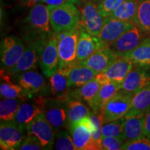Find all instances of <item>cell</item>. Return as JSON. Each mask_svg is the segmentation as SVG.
Segmentation results:
<instances>
[{"mask_svg":"<svg viewBox=\"0 0 150 150\" xmlns=\"http://www.w3.org/2000/svg\"><path fill=\"white\" fill-rule=\"evenodd\" d=\"M125 142V140L117 137H102L101 146L102 149L104 150H119L122 149Z\"/></svg>","mask_w":150,"mask_h":150,"instance_id":"cell-37","label":"cell"},{"mask_svg":"<svg viewBox=\"0 0 150 150\" xmlns=\"http://www.w3.org/2000/svg\"><path fill=\"white\" fill-rule=\"evenodd\" d=\"M122 149L150 150V138L142 136L137 140L125 142L122 147Z\"/></svg>","mask_w":150,"mask_h":150,"instance_id":"cell-35","label":"cell"},{"mask_svg":"<svg viewBox=\"0 0 150 150\" xmlns=\"http://www.w3.org/2000/svg\"><path fill=\"white\" fill-rule=\"evenodd\" d=\"M26 129L19 126L16 122H1L0 145L4 150L18 149L25 138Z\"/></svg>","mask_w":150,"mask_h":150,"instance_id":"cell-11","label":"cell"},{"mask_svg":"<svg viewBox=\"0 0 150 150\" xmlns=\"http://www.w3.org/2000/svg\"><path fill=\"white\" fill-rule=\"evenodd\" d=\"M124 122L125 117L103 125L102 127V137L112 136L124 139Z\"/></svg>","mask_w":150,"mask_h":150,"instance_id":"cell-34","label":"cell"},{"mask_svg":"<svg viewBox=\"0 0 150 150\" xmlns=\"http://www.w3.org/2000/svg\"><path fill=\"white\" fill-rule=\"evenodd\" d=\"M143 132L144 136L150 138V107L145 112Z\"/></svg>","mask_w":150,"mask_h":150,"instance_id":"cell-39","label":"cell"},{"mask_svg":"<svg viewBox=\"0 0 150 150\" xmlns=\"http://www.w3.org/2000/svg\"><path fill=\"white\" fill-rule=\"evenodd\" d=\"M47 41V39L29 40L23 54L16 65L6 72L9 76H17L25 71L36 69L38 65L40 64L41 53Z\"/></svg>","mask_w":150,"mask_h":150,"instance_id":"cell-4","label":"cell"},{"mask_svg":"<svg viewBox=\"0 0 150 150\" xmlns=\"http://www.w3.org/2000/svg\"><path fill=\"white\" fill-rule=\"evenodd\" d=\"M17 82L25 91L29 99L38 94L43 93L47 89L45 80L42 75L33 70L17 75Z\"/></svg>","mask_w":150,"mask_h":150,"instance_id":"cell-16","label":"cell"},{"mask_svg":"<svg viewBox=\"0 0 150 150\" xmlns=\"http://www.w3.org/2000/svg\"><path fill=\"white\" fill-rule=\"evenodd\" d=\"M125 1V0H104L97 4V8L101 15L106 18L110 16V15Z\"/></svg>","mask_w":150,"mask_h":150,"instance_id":"cell-36","label":"cell"},{"mask_svg":"<svg viewBox=\"0 0 150 150\" xmlns=\"http://www.w3.org/2000/svg\"><path fill=\"white\" fill-rule=\"evenodd\" d=\"M41 1L42 0H23L22 2L23 4V5L28 7V8H32L33 6L36 5L37 4L41 2Z\"/></svg>","mask_w":150,"mask_h":150,"instance_id":"cell-41","label":"cell"},{"mask_svg":"<svg viewBox=\"0 0 150 150\" xmlns=\"http://www.w3.org/2000/svg\"><path fill=\"white\" fill-rule=\"evenodd\" d=\"M117 57L109 47L99 50L78 65L88 67L97 74L104 72Z\"/></svg>","mask_w":150,"mask_h":150,"instance_id":"cell-20","label":"cell"},{"mask_svg":"<svg viewBox=\"0 0 150 150\" xmlns=\"http://www.w3.org/2000/svg\"><path fill=\"white\" fill-rule=\"evenodd\" d=\"M135 26L136 24L132 22L122 21L108 17L105 18L104 27L98 37L108 47L117 40L124 33Z\"/></svg>","mask_w":150,"mask_h":150,"instance_id":"cell-14","label":"cell"},{"mask_svg":"<svg viewBox=\"0 0 150 150\" xmlns=\"http://www.w3.org/2000/svg\"><path fill=\"white\" fill-rule=\"evenodd\" d=\"M54 149L59 150L76 149L70 132L64 128L56 131Z\"/></svg>","mask_w":150,"mask_h":150,"instance_id":"cell-33","label":"cell"},{"mask_svg":"<svg viewBox=\"0 0 150 150\" xmlns=\"http://www.w3.org/2000/svg\"><path fill=\"white\" fill-rule=\"evenodd\" d=\"M27 134L35 136L44 149H53L55 143V131L43 112L39 113L27 127Z\"/></svg>","mask_w":150,"mask_h":150,"instance_id":"cell-8","label":"cell"},{"mask_svg":"<svg viewBox=\"0 0 150 150\" xmlns=\"http://www.w3.org/2000/svg\"><path fill=\"white\" fill-rule=\"evenodd\" d=\"M145 33L138 26H135L125 32L109 47L116 56H125L134 50L145 37Z\"/></svg>","mask_w":150,"mask_h":150,"instance_id":"cell-12","label":"cell"},{"mask_svg":"<svg viewBox=\"0 0 150 150\" xmlns=\"http://www.w3.org/2000/svg\"><path fill=\"white\" fill-rule=\"evenodd\" d=\"M138 0H125L115 9L108 18L130 22L134 24L136 18L137 5Z\"/></svg>","mask_w":150,"mask_h":150,"instance_id":"cell-30","label":"cell"},{"mask_svg":"<svg viewBox=\"0 0 150 150\" xmlns=\"http://www.w3.org/2000/svg\"><path fill=\"white\" fill-rule=\"evenodd\" d=\"M25 49L23 41L16 35L4 38L1 42V70L7 72L14 67Z\"/></svg>","mask_w":150,"mask_h":150,"instance_id":"cell-7","label":"cell"},{"mask_svg":"<svg viewBox=\"0 0 150 150\" xmlns=\"http://www.w3.org/2000/svg\"><path fill=\"white\" fill-rule=\"evenodd\" d=\"M105 47L107 46L98 36L91 35L81 26L76 50V65Z\"/></svg>","mask_w":150,"mask_h":150,"instance_id":"cell-15","label":"cell"},{"mask_svg":"<svg viewBox=\"0 0 150 150\" xmlns=\"http://www.w3.org/2000/svg\"><path fill=\"white\" fill-rule=\"evenodd\" d=\"M22 98H4L0 102L1 122L13 121L18 110L24 102Z\"/></svg>","mask_w":150,"mask_h":150,"instance_id":"cell-32","label":"cell"},{"mask_svg":"<svg viewBox=\"0 0 150 150\" xmlns=\"http://www.w3.org/2000/svg\"><path fill=\"white\" fill-rule=\"evenodd\" d=\"M92 122L89 117H83L68 125L70 134L76 150H99L91 135Z\"/></svg>","mask_w":150,"mask_h":150,"instance_id":"cell-6","label":"cell"},{"mask_svg":"<svg viewBox=\"0 0 150 150\" xmlns=\"http://www.w3.org/2000/svg\"><path fill=\"white\" fill-rule=\"evenodd\" d=\"M104 1V0H93V1H94V2L97 5L99 4V3H101V2H102V1Z\"/></svg>","mask_w":150,"mask_h":150,"instance_id":"cell-42","label":"cell"},{"mask_svg":"<svg viewBox=\"0 0 150 150\" xmlns=\"http://www.w3.org/2000/svg\"><path fill=\"white\" fill-rule=\"evenodd\" d=\"M97 73L88 67L76 65L70 68L68 74V87L78 88L95 79Z\"/></svg>","mask_w":150,"mask_h":150,"instance_id":"cell-24","label":"cell"},{"mask_svg":"<svg viewBox=\"0 0 150 150\" xmlns=\"http://www.w3.org/2000/svg\"><path fill=\"white\" fill-rule=\"evenodd\" d=\"M58 39L56 33L49 38L42 50L40 66L43 74L50 78L59 69Z\"/></svg>","mask_w":150,"mask_h":150,"instance_id":"cell-13","label":"cell"},{"mask_svg":"<svg viewBox=\"0 0 150 150\" xmlns=\"http://www.w3.org/2000/svg\"><path fill=\"white\" fill-rule=\"evenodd\" d=\"M100 87V84L94 79L77 88L69 91L65 99H78L81 102L83 101L87 102V104H89L98 93Z\"/></svg>","mask_w":150,"mask_h":150,"instance_id":"cell-26","label":"cell"},{"mask_svg":"<svg viewBox=\"0 0 150 150\" xmlns=\"http://www.w3.org/2000/svg\"><path fill=\"white\" fill-rule=\"evenodd\" d=\"M45 102V98L42 96L35 97L31 102H24L17 111L14 121L27 131V125L39 113L43 112Z\"/></svg>","mask_w":150,"mask_h":150,"instance_id":"cell-17","label":"cell"},{"mask_svg":"<svg viewBox=\"0 0 150 150\" xmlns=\"http://www.w3.org/2000/svg\"><path fill=\"white\" fill-rule=\"evenodd\" d=\"M70 68H59L50 77L52 93L56 97L65 98L68 93V74Z\"/></svg>","mask_w":150,"mask_h":150,"instance_id":"cell-25","label":"cell"},{"mask_svg":"<svg viewBox=\"0 0 150 150\" xmlns=\"http://www.w3.org/2000/svg\"><path fill=\"white\" fill-rule=\"evenodd\" d=\"M24 22L29 34L31 33L29 40L35 39L48 40L53 35L50 29V11L47 6L43 3L37 4L31 8Z\"/></svg>","mask_w":150,"mask_h":150,"instance_id":"cell-1","label":"cell"},{"mask_svg":"<svg viewBox=\"0 0 150 150\" xmlns=\"http://www.w3.org/2000/svg\"><path fill=\"white\" fill-rule=\"evenodd\" d=\"M125 56L135 65L150 68V38H145L134 50Z\"/></svg>","mask_w":150,"mask_h":150,"instance_id":"cell-27","label":"cell"},{"mask_svg":"<svg viewBox=\"0 0 150 150\" xmlns=\"http://www.w3.org/2000/svg\"><path fill=\"white\" fill-rule=\"evenodd\" d=\"M22 1H23V0H22Z\"/></svg>","mask_w":150,"mask_h":150,"instance_id":"cell-43","label":"cell"},{"mask_svg":"<svg viewBox=\"0 0 150 150\" xmlns=\"http://www.w3.org/2000/svg\"><path fill=\"white\" fill-rule=\"evenodd\" d=\"M150 107V81L134 95L131 106L125 117L145 113Z\"/></svg>","mask_w":150,"mask_h":150,"instance_id":"cell-23","label":"cell"},{"mask_svg":"<svg viewBox=\"0 0 150 150\" xmlns=\"http://www.w3.org/2000/svg\"><path fill=\"white\" fill-rule=\"evenodd\" d=\"M67 104V127L71 123L83 117H89L91 111L81 101L74 99H65Z\"/></svg>","mask_w":150,"mask_h":150,"instance_id":"cell-29","label":"cell"},{"mask_svg":"<svg viewBox=\"0 0 150 150\" xmlns=\"http://www.w3.org/2000/svg\"><path fill=\"white\" fill-rule=\"evenodd\" d=\"M135 64L126 56H117L104 72H102L108 83H122Z\"/></svg>","mask_w":150,"mask_h":150,"instance_id":"cell-18","label":"cell"},{"mask_svg":"<svg viewBox=\"0 0 150 150\" xmlns=\"http://www.w3.org/2000/svg\"><path fill=\"white\" fill-rule=\"evenodd\" d=\"M81 12V24L88 33L99 36L104 24L105 18L101 15L97 5L93 0L86 1Z\"/></svg>","mask_w":150,"mask_h":150,"instance_id":"cell-10","label":"cell"},{"mask_svg":"<svg viewBox=\"0 0 150 150\" xmlns=\"http://www.w3.org/2000/svg\"><path fill=\"white\" fill-rule=\"evenodd\" d=\"M43 112L54 130L67 128V104L65 98L45 99Z\"/></svg>","mask_w":150,"mask_h":150,"instance_id":"cell-9","label":"cell"},{"mask_svg":"<svg viewBox=\"0 0 150 150\" xmlns=\"http://www.w3.org/2000/svg\"><path fill=\"white\" fill-rule=\"evenodd\" d=\"M134 93L120 89L105 105L103 113V125L125 117L131 106Z\"/></svg>","mask_w":150,"mask_h":150,"instance_id":"cell-5","label":"cell"},{"mask_svg":"<svg viewBox=\"0 0 150 150\" xmlns=\"http://www.w3.org/2000/svg\"><path fill=\"white\" fill-rule=\"evenodd\" d=\"M149 81L150 68L135 65L121 83V89L135 95Z\"/></svg>","mask_w":150,"mask_h":150,"instance_id":"cell-19","label":"cell"},{"mask_svg":"<svg viewBox=\"0 0 150 150\" xmlns=\"http://www.w3.org/2000/svg\"><path fill=\"white\" fill-rule=\"evenodd\" d=\"M18 149L20 150H41L44 149V148L41 145L39 140L33 135L27 134L21 145L20 146Z\"/></svg>","mask_w":150,"mask_h":150,"instance_id":"cell-38","label":"cell"},{"mask_svg":"<svg viewBox=\"0 0 150 150\" xmlns=\"http://www.w3.org/2000/svg\"><path fill=\"white\" fill-rule=\"evenodd\" d=\"M120 89L121 83L115 82H110L101 86L98 93L88 104L92 108V110L102 111L106 103Z\"/></svg>","mask_w":150,"mask_h":150,"instance_id":"cell-21","label":"cell"},{"mask_svg":"<svg viewBox=\"0 0 150 150\" xmlns=\"http://www.w3.org/2000/svg\"><path fill=\"white\" fill-rule=\"evenodd\" d=\"M134 24L150 35V0H138Z\"/></svg>","mask_w":150,"mask_h":150,"instance_id":"cell-31","label":"cell"},{"mask_svg":"<svg viewBox=\"0 0 150 150\" xmlns=\"http://www.w3.org/2000/svg\"><path fill=\"white\" fill-rule=\"evenodd\" d=\"M1 85H0V93L1 98H22L29 99L27 93L18 84H15L11 82L9 75L5 74V72L1 71Z\"/></svg>","mask_w":150,"mask_h":150,"instance_id":"cell-28","label":"cell"},{"mask_svg":"<svg viewBox=\"0 0 150 150\" xmlns=\"http://www.w3.org/2000/svg\"><path fill=\"white\" fill-rule=\"evenodd\" d=\"M51 27L54 33L72 29L81 23V12L73 3L48 6Z\"/></svg>","mask_w":150,"mask_h":150,"instance_id":"cell-2","label":"cell"},{"mask_svg":"<svg viewBox=\"0 0 150 150\" xmlns=\"http://www.w3.org/2000/svg\"><path fill=\"white\" fill-rule=\"evenodd\" d=\"M81 24L72 29L56 33L58 39L59 68H70L76 65V50Z\"/></svg>","mask_w":150,"mask_h":150,"instance_id":"cell-3","label":"cell"},{"mask_svg":"<svg viewBox=\"0 0 150 150\" xmlns=\"http://www.w3.org/2000/svg\"><path fill=\"white\" fill-rule=\"evenodd\" d=\"M80 0H42L41 3L48 6H59L66 3L78 4Z\"/></svg>","mask_w":150,"mask_h":150,"instance_id":"cell-40","label":"cell"},{"mask_svg":"<svg viewBox=\"0 0 150 150\" xmlns=\"http://www.w3.org/2000/svg\"><path fill=\"white\" fill-rule=\"evenodd\" d=\"M144 118L145 113L129 117H125L124 122V139L125 142L132 141L144 136Z\"/></svg>","mask_w":150,"mask_h":150,"instance_id":"cell-22","label":"cell"}]
</instances>
